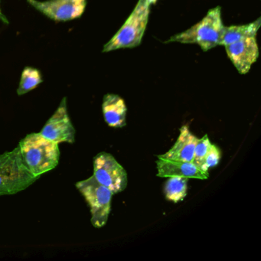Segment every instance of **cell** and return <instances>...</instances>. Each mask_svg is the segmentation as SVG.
Returning <instances> with one entry per match:
<instances>
[{
  "label": "cell",
  "instance_id": "1",
  "mask_svg": "<svg viewBox=\"0 0 261 261\" xmlns=\"http://www.w3.org/2000/svg\"><path fill=\"white\" fill-rule=\"evenodd\" d=\"M18 146L24 163L35 175L40 177L59 165V144L45 138L40 133L29 134Z\"/></svg>",
  "mask_w": 261,
  "mask_h": 261
},
{
  "label": "cell",
  "instance_id": "2",
  "mask_svg": "<svg viewBox=\"0 0 261 261\" xmlns=\"http://www.w3.org/2000/svg\"><path fill=\"white\" fill-rule=\"evenodd\" d=\"M224 25L221 19V9L215 7L198 23L186 31L171 37L166 42H180L182 44H197L204 51L221 45Z\"/></svg>",
  "mask_w": 261,
  "mask_h": 261
},
{
  "label": "cell",
  "instance_id": "3",
  "mask_svg": "<svg viewBox=\"0 0 261 261\" xmlns=\"http://www.w3.org/2000/svg\"><path fill=\"white\" fill-rule=\"evenodd\" d=\"M39 178L25 166L19 146L0 155V196L22 192Z\"/></svg>",
  "mask_w": 261,
  "mask_h": 261
},
{
  "label": "cell",
  "instance_id": "4",
  "mask_svg": "<svg viewBox=\"0 0 261 261\" xmlns=\"http://www.w3.org/2000/svg\"><path fill=\"white\" fill-rule=\"evenodd\" d=\"M149 12L150 5L146 0H139L123 27L105 45L103 53L140 45L147 27Z\"/></svg>",
  "mask_w": 261,
  "mask_h": 261
},
{
  "label": "cell",
  "instance_id": "5",
  "mask_svg": "<svg viewBox=\"0 0 261 261\" xmlns=\"http://www.w3.org/2000/svg\"><path fill=\"white\" fill-rule=\"evenodd\" d=\"M76 187L89 205L91 224L100 228L108 222L111 208V198L114 194L108 188L100 184L94 177L76 183Z\"/></svg>",
  "mask_w": 261,
  "mask_h": 261
},
{
  "label": "cell",
  "instance_id": "6",
  "mask_svg": "<svg viewBox=\"0 0 261 261\" xmlns=\"http://www.w3.org/2000/svg\"><path fill=\"white\" fill-rule=\"evenodd\" d=\"M93 176L113 194L123 192L127 186V173L124 168L107 152H100L94 157Z\"/></svg>",
  "mask_w": 261,
  "mask_h": 261
},
{
  "label": "cell",
  "instance_id": "7",
  "mask_svg": "<svg viewBox=\"0 0 261 261\" xmlns=\"http://www.w3.org/2000/svg\"><path fill=\"white\" fill-rule=\"evenodd\" d=\"M40 134L45 138L58 144L61 143H74L75 129L68 114L65 97L62 100L54 114L45 123Z\"/></svg>",
  "mask_w": 261,
  "mask_h": 261
},
{
  "label": "cell",
  "instance_id": "8",
  "mask_svg": "<svg viewBox=\"0 0 261 261\" xmlns=\"http://www.w3.org/2000/svg\"><path fill=\"white\" fill-rule=\"evenodd\" d=\"M29 2L42 13L57 21H68L82 16L86 7V0H48Z\"/></svg>",
  "mask_w": 261,
  "mask_h": 261
},
{
  "label": "cell",
  "instance_id": "9",
  "mask_svg": "<svg viewBox=\"0 0 261 261\" xmlns=\"http://www.w3.org/2000/svg\"><path fill=\"white\" fill-rule=\"evenodd\" d=\"M226 53L238 72L245 74L259 57L256 37H249L225 45Z\"/></svg>",
  "mask_w": 261,
  "mask_h": 261
},
{
  "label": "cell",
  "instance_id": "10",
  "mask_svg": "<svg viewBox=\"0 0 261 261\" xmlns=\"http://www.w3.org/2000/svg\"><path fill=\"white\" fill-rule=\"evenodd\" d=\"M157 176L169 178L172 176L186 177L188 178L207 179L208 172L198 169L195 165L189 162L176 161L158 158L156 161Z\"/></svg>",
  "mask_w": 261,
  "mask_h": 261
},
{
  "label": "cell",
  "instance_id": "11",
  "mask_svg": "<svg viewBox=\"0 0 261 261\" xmlns=\"http://www.w3.org/2000/svg\"><path fill=\"white\" fill-rule=\"evenodd\" d=\"M179 131L174 146L166 153L158 155V158L192 163L198 138L192 134L187 126H181Z\"/></svg>",
  "mask_w": 261,
  "mask_h": 261
},
{
  "label": "cell",
  "instance_id": "12",
  "mask_svg": "<svg viewBox=\"0 0 261 261\" xmlns=\"http://www.w3.org/2000/svg\"><path fill=\"white\" fill-rule=\"evenodd\" d=\"M102 111L105 121L111 127H123L126 125L127 108L124 100L117 94H108L103 97Z\"/></svg>",
  "mask_w": 261,
  "mask_h": 261
},
{
  "label": "cell",
  "instance_id": "13",
  "mask_svg": "<svg viewBox=\"0 0 261 261\" xmlns=\"http://www.w3.org/2000/svg\"><path fill=\"white\" fill-rule=\"evenodd\" d=\"M260 25L261 19L259 18L254 22H250L247 25L224 27L221 45L225 46L246 38L256 37Z\"/></svg>",
  "mask_w": 261,
  "mask_h": 261
},
{
  "label": "cell",
  "instance_id": "14",
  "mask_svg": "<svg viewBox=\"0 0 261 261\" xmlns=\"http://www.w3.org/2000/svg\"><path fill=\"white\" fill-rule=\"evenodd\" d=\"M188 180L186 177H169L164 189L166 198L175 203L182 201L187 194Z\"/></svg>",
  "mask_w": 261,
  "mask_h": 261
},
{
  "label": "cell",
  "instance_id": "15",
  "mask_svg": "<svg viewBox=\"0 0 261 261\" xmlns=\"http://www.w3.org/2000/svg\"><path fill=\"white\" fill-rule=\"evenodd\" d=\"M43 81L39 70L27 67L22 71L17 94L19 96L23 95L36 88Z\"/></svg>",
  "mask_w": 261,
  "mask_h": 261
},
{
  "label": "cell",
  "instance_id": "16",
  "mask_svg": "<svg viewBox=\"0 0 261 261\" xmlns=\"http://www.w3.org/2000/svg\"><path fill=\"white\" fill-rule=\"evenodd\" d=\"M211 144L212 143H210L207 135L204 136L202 138L198 139V141H197L192 163L195 165L198 169H201V166H202L204 159H205L206 155L208 152Z\"/></svg>",
  "mask_w": 261,
  "mask_h": 261
},
{
  "label": "cell",
  "instance_id": "17",
  "mask_svg": "<svg viewBox=\"0 0 261 261\" xmlns=\"http://www.w3.org/2000/svg\"><path fill=\"white\" fill-rule=\"evenodd\" d=\"M221 156V152H220L219 149L215 145L211 144L208 152H207L204 163L201 166V170L208 172V169L210 168L215 167L219 163Z\"/></svg>",
  "mask_w": 261,
  "mask_h": 261
},
{
  "label": "cell",
  "instance_id": "18",
  "mask_svg": "<svg viewBox=\"0 0 261 261\" xmlns=\"http://www.w3.org/2000/svg\"><path fill=\"white\" fill-rule=\"evenodd\" d=\"M0 20L4 21L6 23H8V20H7V18L5 17V16H4L1 11H0Z\"/></svg>",
  "mask_w": 261,
  "mask_h": 261
},
{
  "label": "cell",
  "instance_id": "19",
  "mask_svg": "<svg viewBox=\"0 0 261 261\" xmlns=\"http://www.w3.org/2000/svg\"><path fill=\"white\" fill-rule=\"evenodd\" d=\"M146 2L148 3V4H149V5H152V4H155V2H156L157 0H146Z\"/></svg>",
  "mask_w": 261,
  "mask_h": 261
}]
</instances>
